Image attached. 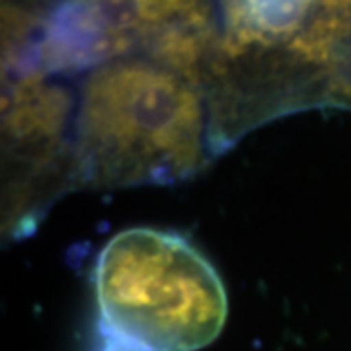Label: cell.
Wrapping results in <instances>:
<instances>
[{"mask_svg": "<svg viewBox=\"0 0 351 351\" xmlns=\"http://www.w3.org/2000/svg\"><path fill=\"white\" fill-rule=\"evenodd\" d=\"M94 291L106 351H197L219 338L228 316L213 263L182 234L151 226L108 240Z\"/></svg>", "mask_w": 351, "mask_h": 351, "instance_id": "cell-2", "label": "cell"}, {"mask_svg": "<svg viewBox=\"0 0 351 351\" xmlns=\"http://www.w3.org/2000/svg\"><path fill=\"white\" fill-rule=\"evenodd\" d=\"M73 96L66 88L41 75L22 78L4 106V138L8 154L20 162L39 166L61 147L71 123Z\"/></svg>", "mask_w": 351, "mask_h": 351, "instance_id": "cell-3", "label": "cell"}, {"mask_svg": "<svg viewBox=\"0 0 351 351\" xmlns=\"http://www.w3.org/2000/svg\"><path fill=\"white\" fill-rule=\"evenodd\" d=\"M76 178L94 188L172 184L211 151V113L195 78L149 57L101 63L75 113Z\"/></svg>", "mask_w": 351, "mask_h": 351, "instance_id": "cell-1", "label": "cell"}]
</instances>
